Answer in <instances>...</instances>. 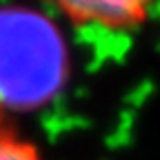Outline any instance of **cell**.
<instances>
[{"label": "cell", "instance_id": "cell-1", "mask_svg": "<svg viewBox=\"0 0 160 160\" xmlns=\"http://www.w3.org/2000/svg\"><path fill=\"white\" fill-rule=\"evenodd\" d=\"M69 51L56 27L25 11L0 13V109L40 107L65 87Z\"/></svg>", "mask_w": 160, "mask_h": 160}, {"label": "cell", "instance_id": "cell-2", "mask_svg": "<svg viewBox=\"0 0 160 160\" xmlns=\"http://www.w3.org/2000/svg\"><path fill=\"white\" fill-rule=\"evenodd\" d=\"M73 27L131 31L149 18L158 0H38Z\"/></svg>", "mask_w": 160, "mask_h": 160}, {"label": "cell", "instance_id": "cell-3", "mask_svg": "<svg viewBox=\"0 0 160 160\" xmlns=\"http://www.w3.org/2000/svg\"><path fill=\"white\" fill-rule=\"evenodd\" d=\"M0 160H47L42 147L20 127L13 116L0 109Z\"/></svg>", "mask_w": 160, "mask_h": 160}]
</instances>
